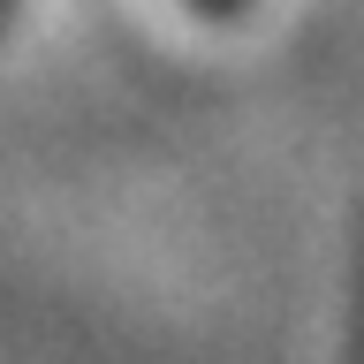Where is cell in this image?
I'll use <instances>...</instances> for the list:
<instances>
[{"label":"cell","mask_w":364,"mask_h":364,"mask_svg":"<svg viewBox=\"0 0 364 364\" xmlns=\"http://www.w3.org/2000/svg\"><path fill=\"white\" fill-rule=\"evenodd\" d=\"M198 8H213V16H228V8H235V0H198Z\"/></svg>","instance_id":"cell-1"}]
</instances>
